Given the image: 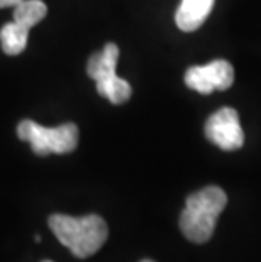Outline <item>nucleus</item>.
<instances>
[{
  "mask_svg": "<svg viewBox=\"0 0 261 262\" xmlns=\"http://www.w3.org/2000/svg\"><path fill=\"white\" fill-rule=\"evenodd\" d=\"M48 224L58 241L78 259H87L98 252L109 237V227L98 215L70 216L56 213L49 216Z\"/></svg>",
  "mask_w": 261,
  "mask_h": 262,
  "instance_id": "nucleus-1",
  "label": "nucleus"
},
{
  "mask_svg": "<svg viewBox=\"0 0 261 262\" xmlns=\"http://www.w3.org/2000/svg\"><path fill=\"white\" fill-rule=\"evenodd\" d=\"M227 205L224 189L205 186L187 198L180 215V228L190 242L205 244L214 235L219 215Z\"/></svg>",
  "mask_w": 261,
  "mask_h": 262,
  "instance_id": "nucleus-2",
  "label": "nucleus"
},
{
  "mask_svg": "<svg viewBox=\"0 0 261 262\" xmlns=\"http://www.w3.org/2000/svg\"><path fill=\"white\" fill-rule=\"evenodd\" d=\"M119 48L117 44H105L102 51L93 53L87 63V75L95 81L98 95L107 98L110 103L121 105L131 98L132 88L126 80L117 76Z\"/></svg>",
  "mask_w": 261,
  "mask_h": 262,
  "instance_id": "nucleus-3",
  "label": "nucleus"
},
{
  "mask_svg": "<svg viewBox=\"0 0 261 262\" xmlns=\"http://www.w3.org/2000/svg\"><path fill=\"white\" fill-rule=\"evenodd\" d=\"M78 127L71 122L59 127H43L34 120H22L17 125L19 139L29 142L37 156L73 152L78 146Z\"/></svg>",
  "mask_w": 261,
  "mask_h": 262,
  "instance_id": "nucleus-4",
  "label": "nucleus"
},
{
  "mask_svg": "<svg viewBox=\"0 0 261 262\" xmlns=\"http://www.w3.org/2000/svg\"><path fill=\"white\" fill-rule=\"evenodd\" d=\"M204 132L205 137L222 150H236L244 144L239 115L231 107H224L210 115L205 122Z\"/></svg>",
  "mask_w": 261,
  "mask_h": 262,
  "instance_id": "nucleus-5",
  "label": "nucleus"
},
{
  "mask_svg": "<svg viewBox=\"0 0 261 262\" xmlns=\"http://www.w3.org/2000/svg\"><path fill=\"white\" fill-rule=\"evenodd\" d=\"M185 83L188 88L202 95L227 90L234 83V68L226 59H215L204 66H192L185 73Z\"/></svg>",
  "mask_w": 261,
  "mask_h": 262,
  "instance_id": "nucleus-6",
  "label": "nucleus"
},
{
  "mask_svg": "<svg viewBox=\"0 0 261 262\" xmlns=\"http://www.w3.org/2000/svg\"><path fill=\"white\" fill-rule=\"evenodd\" d=\"M215 0H182L175 14V22L183 32L197 31L212 12Z\"/></svg>",
  "mask_w": 261,
  "mask_h": 262,
  "instance_id": "nucleus-7",
  "label": "nucleus"
},
{
  "mask_svg": "<svg viewBox=\"0 0 261 262\" xmlns=\"http://www.w3.org/2000/svg\"><path fill=\"white\" fill-rule=\"evenodd\" d=\"M48 14L46 4L41 0H22L14 7V22L31 31Z\"/></svg>",
  "mask_w": 261,
  "mask_h": 262,
  "instance_id": "nucleus-8",
  "label": "nucleus"
},
{
  "mask_svg": "<svg viewBox=\"0 0 261 262\" xmlns=\"http://www.w3.org/2000/svg\"><path fill=\"white\" fill-rule=\"evenodd\" d=\"M27 39H29V31L15 22H9L0 31V44L5 54L9 56H15L21 54L27 46Z\"/></svg>",
  "mask_w": 261,
  "mask_h": 262,
  "instance_id": "nucleus-9",
  "label": "nucleus"
},
{
  "mask_svg": "<svg viewBox=\"0 0 261 262\" xmlns=\"http://www.w3.org/2000/svg\"><path fill=\"white\" fill-rule=\"evenodd\" d=\"M19 2L22 0H0V9H5V7H15Z\"/></svg>",
  "mask_w": 261,
  "mask_h": 262,
  "instance_id": "nucleus-10",
  "label": "nucleus"
},
{
  "mask_svg": "<svg viewBox=\"0 0 261 262\" xmlns=\"http://www.w3.org/2000/svg\"><path fill=\"white\" fill-rule=\"evenodd\" d=\"M141 262H154V260H149V259H144V260H141Z\"/></svg>",
  "mask_w": 261,
  "mask_h": 262,
  "instance_id": "nucleus-11",
  "label": "nucleus"
},
{
  "mask_svg": "<svg viewBox=\"0 0 261 262\" xmlns=\"http://www.w3.org/2000/svg\"><path fill=\"white\" fill-rule=\"evenodd\" d=\"M44 262H51V260H44Z\"/></svg>",
  "mask_w": 261,
  "mask_h": 262,
  "instance_id": "nucleus-12",
  "label": "nucleus"
}]
</instances>
